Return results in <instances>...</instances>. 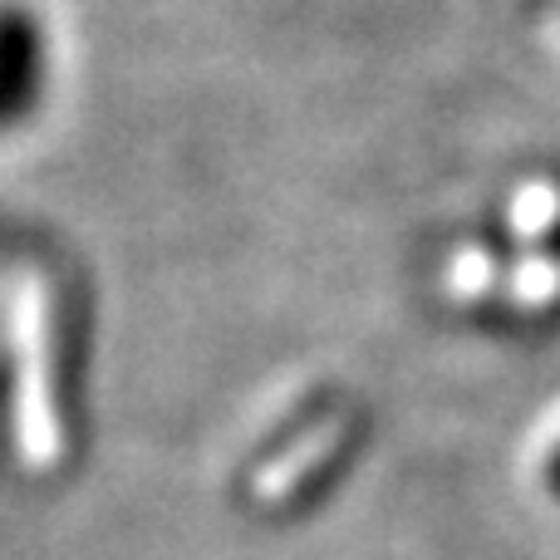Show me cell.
<instances>
[{
  "mask_svg": "<svg viewBox=\"0 0 560 560\" xmlns=\"http://www.w3.org/2000/svg\"><path fill=\"white\" fill-rule=\"evenodd\" d=\"M551 487H556V492H560V453L551 457Z\"/></svg>",
  "mask_w": 560,
  "mask_h": 560,
  "instance_id": "1",
  "label": "cell"
}]
</instances>
